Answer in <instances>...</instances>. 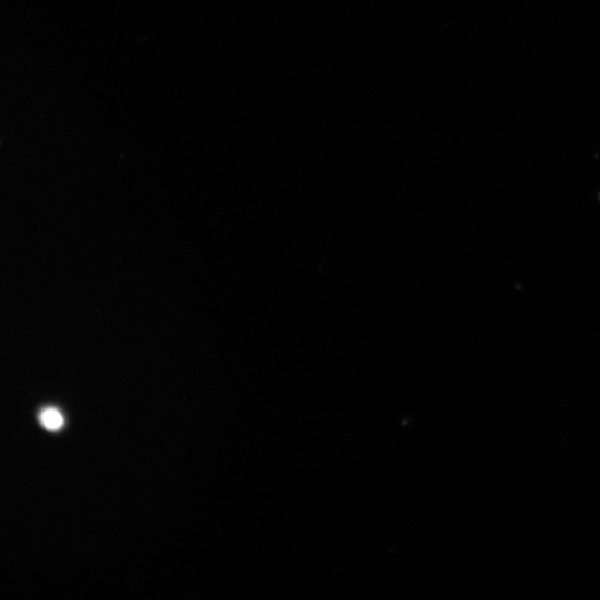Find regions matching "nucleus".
<instances>
[{
  "label": "nucleus",
  "instance_id": "f257e3e1",
  "mask_svg": "<svg viewBox=\"0 0 600 600\" xmlns=\"http://www.w3.org/2000/svg\"><path fill=\"white\" fill-rule=\"evenodd\" d=\"M41 425L50 431L60 430L64 424L65 419L62 413L57 408H46L41 412L39 416Z\"/></svg>",
  "mask_w": 600,
  "mask_h": 600
}]
</instances>
